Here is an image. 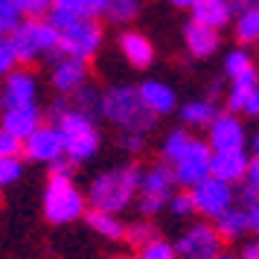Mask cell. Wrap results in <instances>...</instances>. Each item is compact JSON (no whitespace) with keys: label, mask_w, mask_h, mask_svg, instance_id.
Wrapping results in <instances>:
<instances>
[{"label":"cell","mask_w":259,"mask_h":259,"mask_svg":"<svg viewBox=\"0 0 259 259\" xmlns=\"http://www.w3.org/2000/svg\"><path fill=\"white\" fill-rule=\"evenodd\" d=\"M253 67V59H250V53L242 47L230 50L227 56H224V73L230 76V79H236V76H242L245 70H250Z\"/></svg>","instance_id":"cell-29"},{"label":"cell","mask_w":259,"mask_h":259,"mask_svg":"<svg viewBox=\"0 0 259 259\" xmlns=\"http://www.w3.org/2000/svg\"><path fill=\"white\" fill-rule=\"evenodd\" d=\"M38 105V79L29 70H12L0 84V111Z\"/></svg>","instance_id":"cell-12"},{"label":"cell","mask_w":259,"mask_h":259,"mask_svg":"<svg viewBox=\"0 0 259 259\" xmlns=\"http://www.w3.org/2000/svg\"><path fill=\"white\" fill-rule=\"evenodd\" d=\"M219 259H242V256H227V253H222Z\"/></svg>","instance_id":"cell-45"},{"label":"cell","mask_w":259,"mask_h":259,"mask_svg":"<svg viewBox=\"0 0 259 259\" xmlns=\"http://www.w3.org/2000/svg\"><path fill=\"white\" fill-rule=\"evenodd\" d=\"M15 64H18V56L12 50V41L9 35H0V79H6L15 70Z\"/></svg>","instance_id":"cell-35"},{"label":"cell","mask_w":259,"mask_h":259,"mask_svg":"<svg viewBox=\"0 0 259 259\" xmlns=\"http://www.w3.org/2000/svg\"><path fill=\"white\" fill-rule=\"evenodd\" d=\"M198 0H169V6H175V9H192Z\"/></svg>","instance_id":"cell-43"},{"label":"cell","mask_w":259,"mask_h":259,"mask_svg":"<svg viewBox=\"0 0 259 259\" xmlns=\"http://www.w3.org/2000/svg\"><path fill=\"white\" fill-rule=\"evenodd\" d=\"M236 15V3L233 0H198L192 6V21H198L204 26H212V29H222L233 21Z\"/></svg>","instance_id":"cell-20"},{"label":"cell","mask_w":259,"mask_h":259,"mask_svg":"<svg viewBox=\"0 0 259 259\" xmlns=\"http://www.w3.org/2000/svg\"><path fill=\"white\" fill-rule=\"evenodd\" d=\"M242 114H247V117H259V88L245 99V105H242Z\"/></svg>","instance_id":"cell-39"},{"label":"cell","mask_w":259,"mask_h":259,"mask_svg":"<svg viewBox=\"0 0 259 259\" xmlns=\"http://www.w3.org/2000/svg\"><path fill=\"white\" fill-rule=\"evenodd\" d=\"M169 210H172V215H178V219H189L195 210V201H192V192H175L172 195V201H169Z\"/></svg>","instance_id":"cell-33"},{"label":"cell","mask_w":259,"mask_h":259,"mask_svg":"<svg viewBox=\"0 0 259 259\" xmlns=\"http://www.w3.org/2000/svg\"><path fill=\"white\" fill-rule=\"evenodd\" d=\"M242 259H259V239H253L242 247Z\"/></svg>","instance_id":"cell-41"},{"label":"cell","mask_w":259,"mask_h":259,"mask_svg":"<svg viewBox=\"0 0 259 259\" xmlns=\"http://www.w3.org/2000/svg\"><path fill=\"white\" fill-rule=\"evenodd\" d=\"M56 6L70 9L79 18H99V15H105L108 0H56Z\"/></svg>","instance_id":"cell-27"},{"label":"cell","mask_w":259,"mask_h":259,"mask_svg":"<svg viewBox=\"0 0 259 259\" xmlns=\"http://www.w3.org/2000/svg\"><path fill=\"white\" fill-rule=\"evenodd\" d=\"M21 152H24V140H18L15 134L0 128V154L3 157H18Z\"/></svg>","instance_id":"cell-37"},{"label":"cell","mask_w":259,"mask_h":259,"mask_svg":"<svg viewBox=\"0 0 259 259\" xmlns=\"http://www.w3.org/2000/svg\"><path fill=\"white\" fill-rule=\"evenodd\" d=\"M219 29H212V26H204L198 21H189L184 26V44H187L189 56L192 59H210L212 53L219 50Z\"/></svg>","instance_id":"cell-16"},{"label":"cell","mask_w":259,"mask_h":259,"mask_svg":"<svg viewBox=\"0 0 259 259\" xmlns=\"http://www.w3.org/2000/svg\"><path fill=\"white\" fill-rule=\"evenodd\" d=\"M137 259H181V256H178L175 245H169L163 239H154V242H149L146 247H140Z\"/></svg>","instance_id":"cell-31"},{"label":"cell","mask_w":259,"mask_h":259,"mask_svg":"<svg viewBox=\"0 0 259 259\" xmlns=\"http://www.w3.org/2000/svg\"><path fill=\"white\" fill-rule=\"evenodd\" d=\"M250 157L245 152H212V178H222L227 184L247 181Z\"/></svg>","instance_id":"cell-17"},{"label":"cell","mask_w":259,"mask_h":259,"mask_svg":"<svg viewBox=\"0 0 259 259\" xmlns=\"http://www.w3.org/2000/svg\"><path fill=\"white\" fill-rule=\"evenodd\" d=\"M24 21V9L18 0H0V32L9 35L18 29V24Z\"/></svg>","instance_id":"cell-28"},{"label":"cell","mask_w":259,"mask_h":259,"mask_svg":"<svg viewBox=\"0 0 259 259\" xmlns=\"http://www.w3.org/2000/svg\"><path fill=\"white\" fill-rule=\"evenodd\" d=\"M99 114L111 122V125H117L122 131H146L154 128V117L149 105L143 102L140 96V88H128V84H117V88H108L105 94H102V102H99Z\"/></svg>","instance_id":"cell-3"},{"label":"cell","mask_w":259,"mask_h":259,"mask_svg":"<svg viewBox=\"0 0 259 259\" xmlns=\"http://www.w3.org/2000/svg\"><path fill=\"white\" fill-rule=\"evenodd\" d=\"M24 154L35 163H59L67 157V146H64V134L56 122H41L29 137L24 140Z\"/></svg>","instance_id":"cell-9"},{"label":"cell","mask_w":259,"mask_h":259,"mask_svg":"<svg viewBox=\"0 0 259 259\" xmlns=\"http://www.w3.org/2000/svg\"><path fill=\"white\" fill-rule=\"evenodd\" d=\"M38 125H41V111H38V105L0 111V128L9 131V134H15L18 140H26Z\"/></svg>","instance_id":"cell-19"},{"label":"cell","mask_w":259,"mask_h":259,"mask_svg":"<svg viewBox=\"0 0 259 259\" xmlns=\"http://www.w3.org/2000/svg\"><path fill=\"white\" fill-rule=\"evenodd\" d=\"M64 134V146H67V160L70 163H84L99 152V131H96L94 114H84L79 108H70L64 117L56 122Z\"/></svg>","instance_id":"cell-5"},{"label":"cell","mask_w":259,"mask_h":259,"mask_svg":"<svg viewBox=\"0 0 259 259\" xmlns=\"http://www.w3.org/2000/svg\"><path fill=\"white\" fill-rule=\"evenodd\" d=\"M50 82L61 96H73L79 88L88 84V61L70 59V56H59L53 70H50Z\"/></svg>","instance_id":"cell-14"},{"label":"cell","mask_w":259,"mask_h":259,"mask_svg":"<svg viewBox=\"0 0 259 259\" xmlns=\"http://www.w3.org/2000/svg\"><path fill=\"white\" fill-rule=\"evenodd\" d=\"M0 35H3V32H0Z\"/></svg>","instance_id":"cell-46"},{"label":"cell","mask_w":259,"mask_h":259,"mask_svg":"<svg viewBox=\"0 0 259 259\" xmlns=\"http://www.w3.org/2000/svg\"><path fill=\"white\" fill-rule=\"evenodd\" d=\"M247 184L259 187V154H253V157H250V169H247Z\"/></svg>","instance_id":"cell-40"},{"label":"cell","mask_w":259,"mask_h":259,"mask_svg":"<svg viewBox=\"0 0 259 259\" xmlns=\"http://www.w3.org/2000/svg\"><path fill=\"white\" fill-rule=\"evenodd\" d=\"M73 108H79V111H84V114H96L99 111V102H102V96L96 94L91 84H84V88H79L76 94L70 96Z\"/></svg>","instance_id":"cell-30"},{"label":"cell","mask_w":259,"mask_h":259,"mask_svg":"<svg viewBox=\"0 0 259 259\" xmlns=\"http://www.w3.org/2000/svg\"><path fill=\"white\" fill-rule=\"evenodd\" d=\"M215 227L224 239H242L250 230V215H247L245 207H230L227 212H222L215 219Z\"/></svg>","instance_id":"cell-24"},{"label":"cell","mask_w":259,"mask_h":259,"mask_svg":"<svg viewBox=\"0 0 259 259\" xmlns=\"http://www.w3.org/2000/svg\"><path fill=\"white\" fill-rule=\"evenodd\" d=\"M21 175H24L21 157H3L0 154V187H9L15 181H21Z\"/></svg>","instance_id":"cell-32"},{"label":"cell","mask_w":259,"mask_h":259,"mask_svg":"<svg viewBox=\"0 0 259 259\" xmlns=\"http://www.w3.org/2000/svg\"><path fill=\"white\" fill-rule=\"evenodd\" d=\"M140 184H143V169L134 163L114 166L102 175H96L88 187V204L94 210L105 212H122L131 207V201L140 198Z\"/></svg>","instance_id":"cell-1"},{"label":"cell","mask_w":259,"mask_h":259,"mask_svg":"<svg viewBox=\"0 0 259 259\" xmlns=\"http://www.w3.org/2000/svg\"><path fill=\"white\" fill-rule=\"evenodd\" d=\"M24 15L29 18H41V15H50V9L56 6V0H18Z\"/></svg>","instance_id":"cell-38"},{"label":"cell","mask_w":259,"mask_h":259,"mask_svg":"<svg viewBox=\"0 0 259 259\" xmlns=\"http://www.w3.org/2000/svg\"><path fill=\"white\" fill-rule=\"evenodd\" d=\"M207 143L212 152H245L247 131L236 114H219L215 122L207 128Z\"/></svg>","instance_id":"cell-13"},{"label":"cell","mask_w":259,"mask_h":259,"mask_svg":"<svg viewBox=\"0 0 259 259\" xmlns=\"http://www.w3.org/2000/svg\"><path fill=\"white\" fill-rule=\"evenodd\" d=\"M88 195H82V189L73 184L70 178V160L64 157L59 163L50 166V181L44 189V215L50 224H70L76 219H82Z\"/></svg>","instance_id":"cell-2"},{"label":"cell","mask_w":259,"mask_h":259,"mask_svg":"<svg viewBox=\"0 0 259 259\" xmlns=\"http://www.w3.org/2000/svg\"><path fill=\"white\" fill-rule=\"evenodd\" d=\"M9 41H12V50L18 61H38L44 56H53L59 53V41H61V32L56 26L50 24L47 18H26L18 24L15 32H9Z\"/></svg>","instance_id":"cell-4"},{"label":"cell","mask_w":259,"mask_h":259,"mask_svg":"<svg viewBox=\"0 0 259 259\" xmlns=\"http://www.w3.org/2000/svg\"><path fill=\"white\" fill-rule=\"evenodd\" d=\"M175 247L181 259H219L224 247V236L219 233L215 224L195 222L178 236Z\"/></svg>","instance_id":"cell-8"},{"label":"cell","mask_w":259,"mask_h":259,"mask_svg":"<svg viewBox=\"0 0 259 259\" xmlns=\"http://www.w3.org/2000/svg\"><path fill=\"white\" fill-rule=\"evenodd\" d=\"M125 239H128L134 247H146L149 242H154L157 236H154V227H152V224L137 222V224H128V233H125Z\"/></svg>","instance_id":"cell-34"},{"label":"cell","mask_w":259,"mask_h":259,"mask_svg":"<svg viewBox=\"0 0 259 259\" xmlns=\"http://www.w3.org/2000/svg\"><path fill=\"white\" fill-rule=\"evenodd\" d=\"M140 9H143V0H108L105 18L111 21V24L125 26L140 15Z\"/></svg>","instance_id":"cell-26"},{"label":"cell","mask_w":259,"mask_h":259,"mask_svg":"<svg viewBox=\"0 0 259 259\" xmlns=\"http://www.w3.org/2000/svg\"><path fill=\"white\" fill-rule=\"evenodd\" d=\"M219 117V108L212 99H192L187 105H181V122L187 128H210Z\"/></svg>","instance_id":"cell-22"},{"label":"cell","mask_w":259,"mask_h":259,"mask_svg":"<svg viewBox=\"0 0 259 259\" xmlns=\"http://www.w3.org/2000/svg\"><path fill=\"white\" fill-rule=\"evenodd\" d=\"M253 152L259 154V131H256V137H253Z\"/></svg>","instance_id":"cell-44"},{"label":"cell","mask_w":259,"mask_h":259,"mask_svg":"<svg viewBox=\"0 0 259 259\" xmlns=\"http://www.w3.org/2000/svg\"><path fill=\"white\" fill-rule=\"evenodd\" d=\"M192 192V201H195V210L204 215V219H219L222 212H227L233 207L236 201V192H233V184H227L222 178H204L198 187L189 189Z\"/></svg>","instance_id":"cell-10"},{"label":"cell","mask_w":259,"mask_h":259,"mask_svg":"<svg viewBox=\"0 0 259 259\" xmlns=\"http://www.w3.org/2000/svg\"><path fill=\"white\" fill-rule=\"evenodd\" d=\"M117 44H119V53L125 56V61H128L131 67H137V70L152 67L154 47H152V41L143 35V32H137V29H122Z\"/></svg>","instance_id":"cell-15"},{"label":"cell","mask_w":259,"mask_h":259,"mask_svg":"<svg viewBox=\"0 0 259 259\" xmlns=\"http://www.w3.org/2000/svg\"><path fill=\"white\" fill-rule=\"evenodd\" d=\"M140 96H143V102L149 105V111H152L154 117H166V114L178 111L175 91L166 82H160V79H146V82L140 84Z\"/></svg>","instance_id":"cell-18"},{"label":"cell","mask_w":259,"mask_h":259,"mask_svg":"<svg viewBox=\"0 0 259 259\" xmlns=\"http://www.w3.org/2000/svg\"><path fill=\"white\" fill-rule=\"evenodd\" d=\"M195 140V137H189L187 125H181V128H172L169 134L163 137V143H160V152H163V160L166 163H175L181 154L189 149V143Z\"/></svg>","instance_id":"cell-25"},{"label":"cell","mask_w":259,"mask_h":259,"mask_svg":"<svg viewBox=\"0 0 259 259\" xmlns=\"http://www.w3.org/2000/svg\"><path fill=\"white\" fill-rule=\"evenodd\" d=\"M119 149L128 154H140L146 149V134H140V131H122L119 134Z\"/></svg>","instance_id":"cell-36"},{"label":"cell","mask_w":259,"mask_h":259,"mask_svg":"<svg viewBox=\"0 0 259 259\" xmlns=\"http://www.w3.org/2000/svg\"><path fill=\"white\" fill-rule=\"evenodd\" d=\"M175 169L172 163H154L149 166L146 172H143V184H140V201H137V207H140V215H154V212H160L172 201L175 195Z\"/></svg>","instance_id":"cell-6"},{"label":"cell","mask_w":259,"mask_h":259,"mask_svg":"<svg viewBox=\"0 0 259 259\" xmlns=\"http://www.w3.org/2000/svg\"><path fill=\"white\" fill-rule=\"evenodd\" d=\"M236 3V38L242 44H253L259 41V0H233Z\"/></svg>","instance_id":"cell-21"},{"label":"cell","mask_w":259,"mask_h":259,"mask_svg":"<svg viewBox=\"0 0 259 259\" xmlns=\"http://www.w3.org/2000/svg\"><path fill=\"white\" fill-rule=\"evenodd\" d=\"M247 215H250V230H253V233H259V204L247 207Z\"/></svg>","instance_id":"cell-42"},{"label":"cell","mask_w":259,"mask_h":259,"mask_svg":"<svg viewBox=\"0 0 259 259\" xmlns=\"http://www.w3.org/2000/svg\"><path fill=\"white\" fill-rule=\"evenodd\" d=\"M102 47V24L99 18H79L61 29L59 53L79 61H91Z\"/></svg>","instance_id":"cell-7"},{"label":"cell","mask_w":259,"mask_h":259,"mask_svg":"<svg viewBox=\"0 0 259 259\" xmlns=\"http://www.w3.org/2000/svg\"><path fill=\"white\" fill-rule=\"evenodd\" d=\"M172 169H175V178H178L181 187H187V189L198 187L204 178L212 175V149H210V143L192 140L187 152L172 163Z\"/></svg>","instance_id":"cell-11"},{"label":"cell","mask_w":259,"mask_h":259,"mask_svg":"<svg viewBox=\"0 0 259 259\" xmlns=\"http://www.w3.org/2000/svg\"><path fill=\"white\" fill-rule=\"evenodd\" d=\"M84 222H88V227L94 230V233L105 236V239H111V242H119V239H125V233H128V227L117 219V212H105V210H91L84 212Z\"/></svg>","instance_id":"cell-23"}]
</instances>
